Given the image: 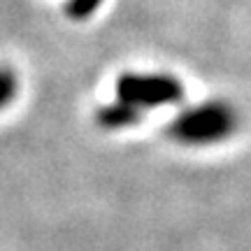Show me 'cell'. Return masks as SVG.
<instances>
[{"mask_svg":"<svg viewBox=\"0 0 251 251\" xmlns=\"http://www.w3.org/2000/svg\"><path fill=\"white\" fill-rule=\"evenodd\" d=\"M237 128V112L226 100H209L184 109L175 117L168 133L172 140L188 147H207L224 142Z\"/></svg>","mask_w":251,"mask_h":251,"instance_id":"obj_1","label":"cell"},{"mask_svg":"<svg viewBox=\"0 0 251 251\" xmlns=\"http://www.w3.org/2000/svg\"><path fill=\"white\" fill-rule=\"evenodd\" d=\"M181 98H184V86L172 75L126 72L117 79V100H124L140 112L175 105Z\"/></svg>","mask_w":251,"mask_h":251,"instance_id":"obj_2","label":"cell"},{"mask_svg":"<svg viewBox=\"0 0 251 251\" xmlns=\"http://www.w3.org/2000/svg\"><path fill=\"white\" fill-rule=\"evenodd\" d=\"M142 119V112L133 105H128L124 100H117V102H109L105 107L98 109V124L107 130H119V128H128V126L140 124Z\"/></svg>","mask_w":251,"mask_h":251,"instance_id":"obj_3","label":"cell"},{"mask_svg":"<svg viewBox=\"0 0 251 251\" xmlns=\"http://www.w3.org/2000/svg\"><path fill=\"white\" fill-rule=\"evenodd\" d=\"M19 93V81L9 68H0V109L12 105V100Z\"/></svg>","mask_w":251,"mask_h":251,"instance_id":"obj_4","label":"cell"},{"mask_svg":"<svg viewBox=\"0 0 251 251\" xmlns=\"http://www.w3.org/2000/svg\"><path fill=\"white\" fill-rule=\"evenodd\" d=\"M102 0H68L65 2V14L75 21H84L96 14V9L100 7Z\"/></svg>","mask_w":251,"mask_h":251,"instance_id":"obj_5","label":"cell"}]
</instances>
